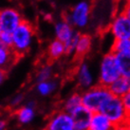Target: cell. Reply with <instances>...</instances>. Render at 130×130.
Masks as SVG:
<instances>
[{
  "mask_svg": "<svg viewBox=\"0 0 130 130\" xmlns=\"http://www.w3.org/2000/svg\"><path fill=\"white\" fill-rule=\"evenodd\" d=\"M35 28L31 22L24 19V21L16 28L12 32V47L13 51L17 57H21L28 53L31 48L35 39Z\"/></svg>",
  "mask_w": 130,
  "mask_h": 130,
  "instance_id": "6da1fadb",
  "label": "cell"
},
{
  "mask_svg": "<svg viewBox=\"0 0 130 130\" xmlns=\"http://www.w3.org/2000/svg\"><path fill=\"white\" fill-rule=\"evenodd\" d=\"M120 76H122V73L117 63L116 54L109 51L100 61L97 82L101 86L108 87Z\"/></svg>",
  "mask_w": 130,
  "mask_h": 130,
  "instance_id": "7a4b0ae2",
  "label": "cell"
},
{
  "mask_svg": "<svg viewBox=\"0 0 130 130\" xmlns=\"http://www.w3.org/2000/svg\"><path fill=\"white\" fill-rule=\"evenodd\" d=\"M81 95L83 106L90 110L92 113L101 111L105 102L112 96L108 87L101 86L99 84H96L94 87L87 90L82 91Z\"/></svg>",
  "mask_w": 130,
  "mask_h": 130,
  "instance_id": "3957f363",
  "label": "cell"
},
{
  "mask_svg": "<svg viewBox=\"0 0 130 130\" xmlns=\"http://www.w3.org/2000/svg\"><path fill=\"white\" fill-rule=\"evenodd\" d=\"M92 5L88 0H81L69 11L64 13L63 18L68 21L76 29H85L90 21Z\"/></svg>",
  "mask_w": 130,
  "mask_h": 130,
  "instance_id": "277c9868",
  "label": "cell"
},
{
  "mask_svg": "<svg viewBox=\"0 0 130 130\" xmlns=\"http://www.w3.org/2000/svg\"><path fill=\"white\" fill-rule=\"evenodd\" d=\"M100 112H103L105 115L107 116L109 120L116 126L124 125L128 118V115L123 105L122 99L114 97V96H111L105 102V104L102 107Z\"/></svg>",
  "mask_w": 130,
  "mask_h": 130,
  "instance_id": "5b68a950",
  "label": "cell"
},
{
  "mask_svg": "<svg viewBox=\"0 0 130 130\" xmlns=\"http://www.w3.org/2000/svg\"><path fill=\"white\" fill-rule=\"evenodd\" d=\"M107 30L114 40L130 39V19L122 11L116 12Z\"/></svg>",
  "mask_w": 130,
  "mask_h": 130,
  "instance_id": "8992f818",
  "label": "cell"
},
{
  "mask_svg": "<svg viewBox=\"0 0 130 130\" xmlns=\"http://www.w3.org/2000/svg\"><path fill=\"white\" fill-rule=\"evenodd\" d=\"M43 130H75L72 115L62 109L55 110L47 117Z\"/></svg>",
  "mask_w": 130,
  "mask_h": 130,
  "instance_id": "52a82bcc",
  "label": "cell"
},
{
  "mask_svg": "<svg viewBox=\"0 0 130 130\" xmlns=\"http://www.w3.org/2000/svg\"><path fill=\"white\" fill-rule=\"evenodd\" d=\"M23 21V15L18 9L9 7L0 10V28L3 32L12 33Z\"/></svg>",
  "mask_w": 130,
  "mask_h": 130,
  "instance_id": "ba28073f",
  "label": "cell"
},
{
  "mask_svg": "<svg viewBox=\"0 0 130 130\" xmlns=\"http://www.w3.org/2000/svg\"><path fill=\"white\" fill-rule=\"evenodd\" d=\"M75 80L78 87L82 91L87 90L96 85V78L90 67L87 62L84 61L81 62L76 68Z\"/></svg>",
  "mask_w": 130,
  "mask_h": 130,
  "instance_id": "9c48e42d",
  "label": "cell"
},
{
  "mask_svg": "<svg viewBox=\"0 0 130 130\" xmlns=\"http://www.w3.org/2000/svg\"><path fill=\"white\" fill-rule=\"evenodd\" d=\"M36 116V105L33 101L24 104L20 107L15 109L13 117L20 125H28L33 122Z\"/></svg>",
  "mask_w": 130,
  "mask_h": 130,
  "instance_id": "30bf717a",
  "label": "cell"
},
{
  "mask_svg": "<svg viewBox=\"0 0 130 130\" xmlns=\"http://www.w3.org/2000/svg\"><path fill=\"white\" fill-rule=\"evenodd\" d=\"M76 31L77 30L76 29H74V27L70 25L68 21H66L64 18L57 20L53 25L55 39L61 41L64 44L71 39Z\"/></svg>",
  "mask_w": 130,
  "mask_h": 130,
  "instance_id": "8fae6325",
  "label": "cell"
},
{
  "mask_svg": "<svg viewBox=\"0 0 130 130\" xmlns=\"http://www.w3.org/2000/svg\"><path fill=\"white\" fill-rule=\"evenodd\" d=\"M71 115L74 121L76 130H88L91 118L93 115V113L90 110H88L82 105L81 107L73 112Z\"/></svg>",
  "mask_w": 130,
  "mask_h": 130,
  "instance_id": "7c38bea8",
  "label": "cell"
},
{
  "mask_svg": "<svg viewBox=\"0 0 130 130\" xmlns=\"http://www.w3.org/2000/svg\"><path fill=\"white\" fill-rule=\"evenodd\" d=\"M117 127L103 112H95L92 115L88 130H117Z\"/></svg>",
  "mask_w": 130,
  "mask_h": 130,
  "instance_id": "4fadbf2b",
  "label": "cell"
},
{
  "mask_svg": "<svg viewBox=\"0 0 130 130\" xmlns=\"http://www.w3.org/2000/svg\"><path fill=\"white\" fill-rule=\"evenodd\" d=\"M108 89L112 96L123 98L130 91V77L123 75L120 76L118 79L109 86Z\"/></svg>",
  "mask_w": 130,
  "mask_h": 130,
  "instance_id": "5bb4252c",
  "label": "cell"
},
{
  "mask_svg": "<svg viewBox=\"0 0 130 130\" xmlns=\"http://www.w3.org/2000/svg\"><path fill=\"white\" fill-rule=\"evenodd\" d=\"M47 57L51 61H57L64 55H67L65 44L57 39L51 40L47 47Z\"/></svg>",
  "mask_w": 130,
  "mask_h": 130,
  "instance_id": "9a60e30c",
  "label": "cell"
},
{
  "mask_svg": "<svg viewBox=\"0 0 130 130\" xmlns=\"http://www.w3.org/2000/svg\"><path fill=\"white\" fill-rule=\"evenodd\" d=\"M91 47H92V37L87 33H81L76 46L74 56L78 59H82L91 51Z\"/></svg>",
  "mask_w": 130,
  "mask_h": 130,
  "instance_id": "2e32d148",
  "label": "cell"
},
{
  "mask_svg": "<svg viewBox=\"0 0 130 130\" xmlns=\"http://www.w3.org/2000/svg\"><path fill=\"white\" fill-rule=\"evenodd\" d=\"M82 105L83 104H82L81 92H73L63 101L60 109L68 112L69 114H72L73 112L81 107Z\"/></svg>",
  "mask_w": 130,
  "mask_h": 130,
  "instance_id": "e0dca14e",
  "label": "cell"
},
{
  "mask_svg": "<svg viewBox=\"0 0 130 130\" xmlns=\"http://www.w3.org/2000/svg\"><path fill=\"white\" fill-rule=\"evenodd\" d=\"M18 57L10 47H4L0 44V69H7L14 64Z\"/></svg>",
  "mask_w": 130,
  "mask_h": 130,
  "instance_id": "ac0fdd59",
  "label": "cell"
},
{
  "mask_svg": "<svg viewBox=\"0 0 130 130\" xmlns=\"http://www.w3.org/2000/svg\"><path fill=\"white\" fill-rule=\"evenodd\" d=\"M58 88V83L55 80L51 79L48 81L39 82L35 85V90L37 94L42 97H48L54 93Z\"/></svg>",
  "mask_w": 130,
  "mask_h": 130,
  "instance_id": "d6986e66",
  "label": "cell"
},
{
  "mask_svg": "<svg viewBox=\"0 0 130 130\" xmlns=\"http://www.w3.org/2000/svg\"><path fill=\"white\" fill-rule=\"evenodd\" d=\"M110 51L114 54H130V39L114 40Z\"/></svg>",
  "mask_w": 130,
  "mask_h": 130,
  "instance_id": "ffe728a7",
  "label": "cell"
},
{
  "mask_svg": "<svg viewBox=\"0 0 130 130\" xmlns=\"http://www.w3.org/2000/svg\"><path fill=\"white\" fill-rule=\"evenodd\" d=\"M52 75H53L52 66L50 64H46V65L41 66L39 69L37 70L36 74H35V81H36V83L48 81V80L52 79Z\"/></svg>",
  "mask_w": 130,
  "mask_h": 130,
  "instance_id": "44dd1931",
  "label": "cell"
},
{
  "mask_svg": "<svg viewBox=\"0 0 130 130\" xmlns=\"http://www.w3.org/2000/svg\"><path fill=\"white\" fill-rule=\"evenodd\" d=\"M116 59L122 75L130 77V54H116Z\"/></svg>",
  "mask_w": 130,
  "mask_h": 130,
  "instance_id": "7402d4cb",
  "label": "cell"
},
{
  "mask_svg": "<svg viewBox=\"0 0 130 130\" xmlns=\"http://www.w3.org/2000/svg\"><path fill=\"white\" fill-rule=\"evenodd\" d=\"M81 32H79L78 30L75 32V34L73 35V37L70 40H69L67 43H65L66 46V51H67V55H74L76 50V46L78 43V40L80 38Z\"/></svg>",
  "mask_w": 130,
  "mask_h": 130,
  "instance_id": "603a6c76",
  "label": "cell"
},
{
  "mask_svg": "<svg viewBox=\"0 0 130 130\" xmlns=\"http://www.w3.org/2000/svg\"><path fill=\"white\" fill-rule=\"evenodd\" d=\"M25 100V96L23 93H17L15 94L14 96H12L10 100V107L11 108L17 109L18 107H20L21 105H23V102Z\"/></svg>",
  "mask_w": 130,
  "mask_h": 130,
  "instance_id": "cb8c5ba5",
  "label": "cell"
},
{
  "mask_svg": "<svg viewBox=\"0 0 130 130\" xmlns=\"http://www.w3.org/2000/svg\"><path fill=\"white\" fill-rule=\"evenodd\" d=\"M12 43H13V40H12V33L9 32H2L1 37H0V44L4 46V47H7L11 48L12 47Z\"/></svg>",
  "mask_w": 130,
  "mask_h": 130,
  "instance_id": "d4e9b609",
  "label": "cell"
},
{
  "mask_svg": "<svg viewBox=\"0 0 130 130\" xmlns=\"http://www.w3.org/2000/svg\"><path fill=\"white\" fill-rule=\"evenodd\" d=\"M122 99V102H123V105L125 108V111H126L127 115L130 116V91L128 93H126Z\"/></svg>",
  "mask_w": 130,
  "mask_h": 130,
  "instance_id": "484cf974",
  "label": "cell"
},
{
  "mask_svg": "<svg viewBox=\"0 0 130 130\" xmlns=\"http://www.w3.org/2000/svg\"><path fill=\"white\" fill-rule=\"evenodd\" d=\"M8 77V70L4 69H0V86H2L3 83L6 81Z\"/></svg>",
  "mask_w": 130,
  "mask_h": 130,
  "instance_id": "4316f807",
  "label": "cell"
},
{
  "mask_svg": "<svg viewBox=\"0 0 130 130\" xmlns=\"http://www.w3.org/2000/svg\"><path fill=\"white\" fill-rule=\"evenodd\" d=\"M8 121L5 118L0 117V130H7Z\"/></svg>",
  "mask_w": 130,
  "mask_h": 130,
  "instance_id": "83f0119b",
  "label": "cell"
},
{
  "mask_svg": "<svg viewBox=\"0 0 130 130\" xmlns=\"http://www.w3.org/2000/svg\"><path fill=\"white\" fill-rule=\"evenodd\" d=\"M122 11H123L124 14L126 15L127 17L130 19V6H127V5H123V9H122Z\"/></svg>",
  "mask_w": 130,
  "mask_h": 130,
  "instance_id": "f1b7e54d",
  "label": "cell"
},
{
  "mask_svg": "<svg viewBox=\"0 0 130 130\" xmlns=\"http://www.w3.org/2000/svg\"><path fill=\"white\" fill-rule=\"evenodd\" d=\"M124 125L130 130V116H128V118H127L126 122H125V123H124Z\"/></svg>",
  "mask_w": 130,
  "mask_h": 130,
  "instance_id": "f546056e",
  "label": "cell"
},
{
  "mask_svg": "<svg viewBox=\"0 0 130 130\" xmlns=\"http://www.w3.org/2000/svg\"><path fill=\"white\" fill-rule=\"evenodd\" d=\"M117 130H129L125 125H121V126L117 127Z\"/></svg>",
  "mask_w": 130,
  "mask_h": 130,
  "instance_id": "4dcf8cb0",
  "label": "cell"
},
{
  "mask_svg": "<svg viewBox=\"0 0 130 130\" xmlns=\"http://www.w3.org/2000/svg\"><path fill=\"white\" fill-rule=\"evenodd\" d=\"M123 5H127V6H130V0H124V3Z\"/></svg>",
  "mask_w": 130,
  "mask_h": 130,
  "instance_id": "1f68e13d",
  "label": "cell"
},
{
  "mask_svg": "<svg viewBox=\"0 0 130 130\" xmlns=\"http://www.w3.org/2000/svg\"><path fill=\"white\" fill-rule=\"evenodd\" d=\"M2 32H3V31H2V29H1V28H0V37H1V34H2Z\"/></svg>",
  "mask_w": 130,
  "mask_h": 130,
  "instance_id": "d6a6232c",
  "label": "cell"
},
{
  "mask_svg": "<svg viewBox=\"0 0 130 130\" xmlns=\"http://www.w3.org/2000/svg\"><path fill=\"white\" fill-rule=\"evenodd\" d=\"M0 114H1V113H0Z\"/></svg>",
  "mask_w": 130,
  "mask_h": 130,
  "instance_id": "836d02e7",
  "label": "cell"
},
{
  "mask_svg": "<svg viewBox=\"0 0 130 130\" xmlns=\"http://www.w3.org/2000/svg\"><path fill=\"white\" fill-rule=\"evenodd\" d=\"M75 130H76V129H75Z\"/></svg>",
  "mask_w": 130,
  "mask_h": 130,
  "instance_id": "e575fe53",
  "label": "cell"
}]
</instances>
